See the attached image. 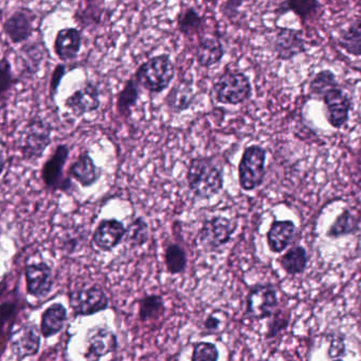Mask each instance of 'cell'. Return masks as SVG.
<instances>
[{
  "label": "cell",
  "instance_id": "cell-38",
  "mask_svg": "<svg viewBox=\"0 0 361 361\" xmlns=\"http://www.w3.org/2000/svg\"><path fill=\"white\" fill-rule=\"evenodd\" d=\"M65 74L66 66L64 63H59L53 70L50 80V97L52 99H54L55 95H57L59 85H61V80H63Z\"/></svg>",
  "mask_w": 361,
  "mask_h": 361
},
{
  "label": "cell",
  "instance_id": "cell-21",
  "mask_svg": "<svg viewBox=\"0 0 361 361\" xmlns=\"http://www.w3.org/2000/svg\"><path fill=\"white\" fill-rule=\"evenodd\" d=\"M322 11L319 0H283L280 2L275 13L278 17L292 12L299 17L303 25L313 20Z\"/></svg>",
  "mask_w": 361,
  "mask_h": 361
},
{
  "label": "cell",
  "instance_id": "cell-34",
  "mask_svg": "<svg viewBox=\"0 0 361 361\" xmlns=\"http://www.w3.org/2000/svg\"><path fill=\"white\" fill-rule=\"evenodd\" d=\"M269 319L271 320L267 324V341L275 339L276 337L279 336L282 332H284L288 328L290 319H292V314L286 310L278 309Z\"/></svg>",
  "mask_w": 361,
  "mask_h": 361
},
{
  "label": "cell",
  "instance_id": "cell-10",
  "mask_svg": "<svg viewBox=\"0 0 361 361\" xmlns=\"http://www.w3.org/2000/svg\"><path fill=\"white\" fill-rule=\"evenodd\" d=\"M118 347V337L114 331L104 324H97L87 331L84 358L86 361H100L116 352Z\"/></svg>",
  "mask_w": 361,
  "mask_h": 361
},
{
  "label": "cell",
  "instance_id": "cell-12",
  "mask_svg": "<svg viewBox=\"0 0 361 361\" xmlns=\"http://www.w3.org/2000/svg\"><path fill=\"white\" fill-rule=\"evenodd\" d=\"M271 47L280 61H290L307 51L302 31L292 27H278Z\"/></svg>",
  "mask_w": 361,
  "mask_h": 361
},
{
  "label": "cell",
  "instance_id": "cell-6",
  "mask_svg": "<svg viewBox=\"0 0 361 361\" xmlns=\"http://www.w3.org/2000/svg\"><path fill=\"white\" fill-rule=\"evenodd\" d=\"M266 150L259 145H251L244 150L239 165V180L242 188L252 191L263 184L266 175Z\"/></svg>",
  "mask_w": 361,
  "mask_h": 361
},
{
  "label": "cell",
  "instance_id": "cell-43",
  "mask_svg": "<svg viewBox=\"0 0 361 361\" xmlns=\"http://www.w3.org/2000/svg\"><path fill=\"white\" fill-rule=\"evenodd\" d=\"M333 361H345V360H341V358H339V360H334Z\"/></svg>",
  "mask_w": 361,
  "mask_h": 361
},
{
  "label": "cell",
  "instance_id": "cell-26",
  "mask_svg": "<svg viewBox=\"0 0 361 361\" xmlns=\"http://www.w3.org/2000/svg\"><path fill=\"white\" fill-rule=\"evenodd\" d=\"M338 44L348 54L361 56V16L356 17L338 38Z\"/></svg>",
  "mask_w": 361,
  "mask_h": 361
},
{
  "label": "cell",
  "instance_id": "cell-9",
  "mask_svg": "<svg viewBox=\"0 0 361 361\" xmlns=\"http://www.w3.org/2000/svg\"><path fill=\"white\" fill-rule=\"evenodd\" d=\"M237 223L226 216H216L203 223L199 233V243L205 250H218L230 242Z\"/></svg>",
  "mask_w": 361,
  "mask_h": 361
},
{
  "label": "cell",
  "instance_id": "cell-23",
  "mask_svg": "<svg viewBox=\"0 0 361 361\" xmlns=\"http://www.w3.org/2000/svg\"><path fill=\"white\" fill-rule=\"evenodd\" d=\"M296 233V225L292 221H273L267 233L269 250L276 254L284 252L292 244Z\"/></svg>",
  "mask_w": 361,
  "mask_h": 361
},
{
  "label": "cell",
  "instance_id": "cell-14",
  "mask_svg": "<svg viewBox=\"0 0 361 361\" xmlns=\"http://www.w3.org/2000/svg\"><path fill=\"white\" fill-rule=\"evenodd\" d=\"M326 106V116L329 124L334 128H341L349 121L352 101L349 95L337 86L331 89L322 97Z\"/></svg>",
  "mask_w": 361,
  "mask_h": 361
},
{
  "label": "cell",
  "instance_id": "cell-33",
  "mask_svg": "<svg viewBox=\"0 0 361 361\" xmlns=\"http://www.w3.org/2000/svg\"><path fill=\"white\" fill-rule=\"evenodd\" d=\"M337 86H339V85L337 82L334 72L331 71V70H322L314 76L311 84H309V91H311L312 94L322 99V97L328 91Z\"/></svg>",
  "mask_w": 361,
  "mask_h": 361
},
{
  "label": "cell",
  "instance_id": "cell-30",
  "mask_svg": "<svg viewBox=\"0 0 361 361\" xmlns=\"http://www.w3.org/2000/svg\"><path fill=\"white\" fill-rule=\"evenodd\" d=\"M139 85L135 78L127 80L122 90L119 92L117 99V110L121 116L129 118L133 111V108L139 101Z\"/></svg>",
  "mask_w": 361,
  "mask_h": 361
},
{
  "label": "cell",
  "instance_id": "cell-35",
  "mask_svg": "<svg viewBox=\"0 0 361 361\" xmlns=\"http://www.w3.org/2000/svg\"><path fill=\"white\" fill-rule=\"evenodd\" d=\"M17 84V78L13 74L10 61L2 57L0 63V91H1V107H6V99L11 89Z\"/></svg>",
  "mask_w": 361,
  "mask_h": 361
},
{
  "label": "cell",
  "instance_id": "cell-18",
  "mask_svg": "<svg viewBox=\"0 0 361 361\" xmlns=\"http://www.w3.org/2000/svg\"><path fill=\"white\" fill-rule=\"evenodd\" d=\"M54 52L61 61H73L82 47V33L76 27H65L57 32L54 39Z\"/></svg>",
  "mask_w": 361,
  "mask_h": 361
},
{
  "label": "cell",
  "instance_id": "cell-19",
  "mask_svg": "<svg viewBox=\"0 0 361 361\" xmlns=\"http://www.w3.org/2000/svg\"><path fill=\"white\" fill-rule=\"evenodd\" d=\"M68 173L84 188L95 185L102 176L101 169L95 164L88 152H82L78 157L69 167Z\"/></svg>",
  "mask_w": 361,
  "mask_h": 361
},
{
  "label": "cell",
  "instance_id": "cell-2",
  "mask_svg": "<svg viewBox=\"0 0 361 361\" xmlns=\"http://www.w3.org/2000/svg\"><path fill=\"white\" fill-rule=\"evenodd\" d=\"M175 78V66L167 54L157 55L144 61L135 74L136 82L150 93H160L169 88Z\"/></svg>",
  "mask_w": 361,
  "mask_h": 361
},
{
  "label": "cell",
  "instance_id": "cell-27",
  "mask_svg": "<svg viewBox=\"0 0 361 361\" xmlns=\"http://www.w3.org/2000/svg\"><path fill=\"white\" fill-rule=\"evenodd\" d=\"M279 262L288 275H300L304 273L309 263L307 250L303 246H294L280 258Z\"/></svg>",
  "mask_w": 361,
  "mask_h": 361
},
{
  "label": "cell",
  "instance_id": "cell-8",
  "mask_svg": "<svg viewBox=\"0 0 361 361\" xmlns=\"http://www.w3.org/2000/svg\"><path fill=\"white\" fill-rule=\"evenodd\" d=\"M69 147L65 144L57 146L42 169V179L47 188L51 191L61 190L68 192L71 188L70 177H65L64 169L69 158Z\"/></svg>",
  "mask_w": 361,
  "mask_h": 361
},
{
  "label": "cell",
  "instance_id": "cell-39",
  "mask_svg": "<svg viewBox=\"0 0 361 361\" xmlns=\"http://www.w3.org/2000/svg\"><path fill=\"white\" fill-rule=\"evenodd\" d=\"M245 0H227L226 4L223 6V13L227 18H232L235 15L239 14V8Z\"/></svg>",
  "mask_w": 361,
  "mask_h": 361
},
{
  "label": "cell",
  "instance_id": "cell-5",
  "mask_svg": "<svg viewBox=\"0 0 361 361\" xmlns=\"http://www.w3.org/2000/svg\"><path fill=\"white\" fill-rule=\"evenodd\" d=\"M68 298L74 317H88L110 307V298L100 284L74 288Z\"/></svg>",
  "mask_w": 361,
  "mask_h": 361
},
{
  "label": "cell",
  "instance_id": "cell-22",
  "mask_svg": "<svg viewBox=\"0 0 361 361\" xmlns=\"http://www.w3.org/2000/svg\"><path fill=\"white\" fill-rule=\"evenodd\" d=\"M225 55V48L220 38L201 35L195 51V57L199 66L210 68L218 65Z\"/></svg>",
  "mask_w": 361,
  "mask_h": 361
},
{
  "label": "cell",
  "instance_id": "cell-42",
  "mask_svg": "<svg viewBox=\"0 0 361 361\" xmlns=\"http://www.w3.org/2000/svg\"><path fill=\"white\" fill-rule=\"evenodd\" d=\"M85 1L91 2V1H95V0H85Z\"/></svg>",
  "mask_w": 361,
  "mask_h": 361
},
{
  "label": "cell",
  "instance_id": "cell-28",
  "mask_svg": "<svg viewBox=\"0 0 361 361\" xmlns=\"http://www.w3.org/2000/svg\"><path fill=\"white\" fill-rule=\"evenodd\" d=\"M360 228V220L356 214L350 209H345L337 216L332 226L328 231V237L332 239H339L345 235L357 233Z\"/></svg>",
  "mask_w": 361,
  "mask_h": 361
},
{
  "label": "cell",
  "instance_id": "cell-4",
  "mask_svg": "<svg viewBox=\"0 0 361 361\" xmlns=\"http://www.w3.org/2000/svg\"><path fill=\"white\" fill-rule=\"evenodd\" d=\"M213 92L218 103L239 105L251 97V82L244 72L227 70L214 84Z\"/></svg>",
  "mask_w": 361,
  "mask_h": 361
},
{
  "label": "cell",
  "instance_id": "cell-17",
  "mask_svg": "<svg viewBox=\"0 0 361 361\" xmlns=\"http://www.w3.org/2000/svg\"><path fill=\"white\" fill-rule=\"evenodd\" d=\"M126 227L117 219H104L93 233V242L99 250L110 252L124 241Z\"/></svg>",
  "mask_w": 361,
  "mask_h": 361
},
{
  "label": "cell",
  "instance_id": "cell-36",
  "mask_svg": "<svg viewBox=\"0 0 361 361\" xmlns=\"http://www.w3.org/2000/svg\"><path fill=\"white\" fill-rule=\"evenodd\" d=\"M220 355V350L215 343L199 341L193 345L191 361H218Z\"/></svg>",
  "mask_w": 361,
  "mask_h": 361
},
{
  "label": "cell",
  "instance_id": "cell-40",
  "mask_svg": "<svg viewBox=\"0 0 361 361\" xmlns=\"http://www.w3.org/2000/svg\"><path fill=\"white\" fill-rule=\"evenodd\" d=\"M220 324H222V320L211 314V315H209L206 318L203 326H205V330L213 333L220 329Z\"/></svg>",
  "mask_w": 361,
  "mask_h": 361
},
{
  "label": "cell",
  "instance_id": "cell-24",
  "mask_svg": "<svg viewBox=\"0 0 361 361\" xmlns=\"http://www.w3.org/2000/svg\"><path fill=\"white\" fill-rule=\"evenodd\" d=\"M177 30L187 37L203 35L205 17L199 14L194 6L182 8L177 15Z\"/></svg>",
  "mask_w": 361,
  "mask_h": 361
},
{
  "label": "cell",
  "instance_id": "cell-29",
  "mask_svg": "<svg viewBox=\"0 0 361 361\" xmlns=\"http://www.w3.org/2000/svg\"><path fill=\"white\" fill-rule=\"evenodd\" d=\"M138 305H139L138 316H139L140 322H146L156 320L165 315V300L161 295H146L138 301Z\"/></svg>",
  "mask_w": 361,
  "mask_h": 361
},
{
  "label": "cell",
  "instance_id": "cell-37",
  "mask_svg": "<svg viewBox=\"0 0 361 361\" xmlns=\"http://www.w3.org/2000/svg\"><path fill=\"white\" fill-rule=\"evenodd\" d=\"M347 353V345L345 343V337L341 335L334 334L331 337L330 347L328 354L331 360H339Z\"/></svg>",
  "mask_w": 361,
  "mask_h": 361
},
{
  "label": "cell",
  "instance_id": "cell-16",
  "mask_svg": "<svg viewBox=\"0 0 361 361\" xmlns=\"http://www.w3.org/2000/svg\"><path fill=\"white\" fill-rule=\"evenodd\" d=\"M101 106L99 88L93 82H86L65 99V107L74 116H82L97 111Z\"/></svg>",
  "mask_w": 361,
  "mask_h": 361
},
{
  "label": "cell",
  "instance_id": "cell-3",
  "mask_svg": "<svg viewBox=\"0 0 361 361\" xmlns=\"http://www.w3.org/2000/svg\"><path fill=\"white\" fill-rule=\"evenodd\" d=\"M50 124L40 118L29 121L19 133L17 147L25 161L38 160L51 144Z\"/></svg>",
  "mask_w": 361,
  "mask_h": 361
},
{
  "label": "cell",
  "instance_id": "cell-31",
  "mask_svg": "<svg viewBox=\"0 0 361 361\" xmlns=\"http://www.w3.org/2000/svg\"><path fill=\"white\" fill-rule=\"evenodd\" d=\"M150 239V226L141 216L129 223L125 233L124 243L129 248H139Z\"/></svg>",
  "mask_w": 361,
  "mask_h": 361
},
{
  "label": "cell",
  "instance_id": "cell-1",
  "mask_svg": "<svg viewBox=\"0 0 361 361\" xmlns=\"http://www.w3.org/2000/svg\"><path fill=\"white\" fill-rule=\"evenodd\" d=\"M187 180L195 197L209 200L218 195L224 187V173L213 159L197 157L189 163Z\"/></svg>",
  "mask_w": 361,
  "mask_h": 361
},
{
  "label": "cell",
  "instance_id": "cell-32",
  "mask_svg": "<svg viewBox=\"0 0 361 361\" xmlns=\"http://www.w3.org/2000/svg\"><path fill=\"white\" fill-rule=\"evenodd\" d=\"M165 263L171 275L184 273L188 265L186 250L177 243H170L165 250Z\"/></svg>",
  "mask_w": 361,
  "mask_h": 361
},
{
  "label": "cell",
  "instance_id": "cell-7",
  "mask_svg": "<svg viewBox=\"0 0 361 361\" xmlns=\"http://www.w3.org/2000/svg\"><path fill=\"white\" fill-rule=\"evenodd\" d=\"M277 290L271 284H256L246 299V316L252 320L269 319L278 310Z\"/></svg>",
  "mask_w": 361,
  "mask_h": 361
},
{
  "label": "cell",
  "instance_id": "cell-13",
  "mask_svg": "<svg viewBox=\"0 0 361 361\" xmlns=\"http://www.w3.org/2000/svg\"><path fill=\"white\" fill-rule=\"evenodd\" d=\"M25 277L27 294L34 298H44L52 290L54 284L52 269L44 261L25 265Z\"/></svg>",
  "mask_w": 361,
  "mask_h": 361
},
{
  "label": "cell",
  "instance_id": "cell-20",
  "mask_svg": "<svg viewBox=\"0 0 361 361\" xmlns=\"http://www.w3.org/2000/svg\"><path fill=\"white\" fill-rule=\"evenodd\" d=\"M68 320L67 307L61 302L49 305L40 315V330L44 338L55 336L63 331Z\"/></svg>",
  "mask_w": 361,
  "mask_h": 361
},
{
  "label": "cell",
  "instance_id": "cell-25",
  "mask_svg": "<svg viewBox=\"0 0 361 361\" xmlns=\"http://www.w3.org/2000/svg\"><path fill=\"white\" fill-rule=\"evenodd\" d=\"M195 99L194 90L190 82H179L170 91L165 99L167 107L172 112L180 114L192 106Z\"/></svg>",
  "mask_w": 361,
  "mask_h": 361
},
{
  "label": "cell",
  "instance_id": "cell-11",
  "mask_svg": "<svg viewBox=\"0 0 361 361\" xmlns=\"http://www.w3.org/2000/svg\"><path fill=\"white\" fill-rule=\"evenodd\" d=\"M42 333L35 324H27L13 331L8 343L16 361L37 355L42 345Z\"/></svg>",
  "mask_w": 361,
  "mask_h": 361
},
{
  "label": "cell",
  "instance_id": "cell-41",
  "mask_svg": "<svg viewBox=\"0 0 361 361\" xmlns=\"http://www.w3.org/2000/svg\"><path fill=\"white\" fill-rule=\"evenodd\" d=\"M203 1L208 2V4H215L218 0H203Z\"/></svg>",
  "mask_w": 361,
  "mask_h": 361
},
{
  "label": "cell",
  "instance_id": "cell-15",
  "mask_svg": "<svg viewBox=\"0 0 361 361\" xmlns=\"http://www.w3.org/2000/svg\"><path fill=\"white\" fill-rule=\"evenodd\" d=\"M35 15L30 8H20L13 12L2 25L4 34L13 44L27 42L34 31Z\"/></svg>",
  "mask_w": 361,
  "mask_h": 361
}]
</instances>
